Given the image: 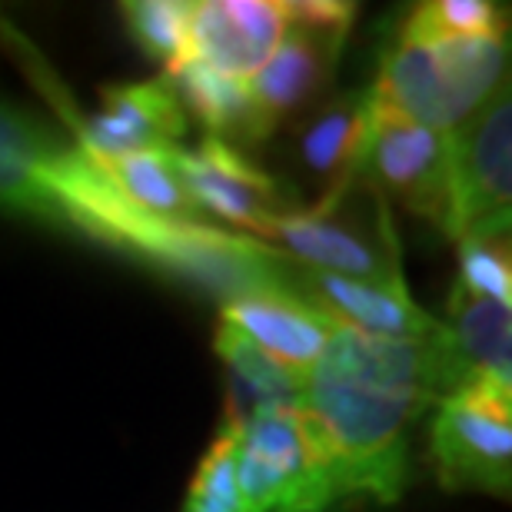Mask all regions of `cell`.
<instances>
[{
    "instance_id": "14",
    "label": "cell",
    "mask_w": 512,
    "mask_h": 512,
    "mask_svg": "<svg viewBox=\"0 0 512 512\" xmlns=\"http://www.w3.org/2000/svg\"><path fill=\"white\" fill-rule=\"evenodd\" d=\"M223 320L260 346L276 363L290 366L296 373H310L323 356L326 336L336 320L306 306L300 296L286 290H266L237 296L223 303Z\"/></svg>"
},
{
    "instance_id": "5",
    "label": "cell",
    "mask_w": 512,
    "mask_h": 512,
    "mask_svg": "<svg viewBox=\"0 0 512 512\" xmlns=\"http://www.w3.org/2000/svg\"><path fill=\"white\" fill-rule=\"evenodd\" d=\"M429 456L446 489L509 496L512 486V396L469 389L436 403Z\"/></svg>"
},
{
    "instance_id": "19",
    "label": "cell",
    "mask_w": 512,
    "mask_h": 512,
    "mask_svg": "<svg viewBox=\"0 0 512 512\" xmlns=\"http://www.w3.org/2000/svg\"><path fill=\"white\" fill-rule=\"evenodd\" d=\"M506 7L489 0H433L419 4L403 20L399 34L413 40H463V37H506Z\"/></svg>"
},
{
    "instance_id": "4",
    "label": "cell",
    "mask_w": 512,
    "mask_h": 512,
    "mask_svg": "<svg viewBox=\"0 0 512 512\" xmlns=\"http://www.w3.org/2000/svg\"><path fill=\"white\" fill-rule=\"evenodd\" d=\"M453 240L509 237L512 210V100L509 80L476 117L449 133Z\"/></svg>"
},
{
    "instance_id": "18",
    "label": "cell",
    "mask_w": 512,
    "mask_h": 512,
    "mask_svg": "<svg viewBox=\"0 0 512 512\" xmlns=\"http://www.w3.org/2000/svg\"><path fill=\"white\" fill-rule=\"evenodd\" d=\"M213 346H217V353L223 356V363L230 366V373L237 376L250 393H256L260 403H300L306 373H296L290 366L276 363L273 356H266L260 350V346H253L237 326L220 320L217 343Z\"/></svg>"
},
{
    "instance_id": "16",
    "label": "cell",
    "mask_w": 512,
    "mask_h": 512,
    "mask_svg": "<svg viewBox=\"0 0 512 512\" xmlns=\"http://www.w3.org/2000/svg\"><path fill=\"white\" fill-rule=\"evenodd\" d=\"M373 120V97L370 90H350L340 94L333 104H326L310 127L303 130V160L306 167L316 170L320 177L333 180L330 197L320 207H336L350 183L356 180V167H360V153L370 133Z\"/></svg>"
},
{
    "instance_id": "9",
    "label": "cell",
    "mask_w": 512,
    "mask_h": 512,
    "mask_svg": "<svg viewBox=\"0 0 512 512\" xmlns=\"http://www.w3.org/2000/svg\"><path fill=\"white\" fill-rule=\"evenodd\" d=\"M290 293L330 320L353 326L376 340H429L439 330V320L409 300L403 276L356 280V276L323 273L293 260Z\"/></svg>"
},
{
    "instance_id": "6",
    "label": "cell",
    "mask_w": 512,
    "mask_h": 512,
    "mask_svg": "<svg viewBox=\"0 0 512 512\" xmlns=\"http://www.w3.org/2000/svg\"><path fill=\"white\" fill-rule=\"evenodd\" d=\"M376 197L399 200L416 217L453 233V187H449V133L426 130L373 107L360 167Z\"/></svg>"
},
{
    "instance_id": "1",
    "label": "cell",
    "mask_w": 512,
    "mask_h": 512,
    "mask_svg": "<svg viewBox=\"0 0 512 512\" xmlns=\"http://www.w3.org/2000/svg\"><path fill=\"white\" fill-rule=\"evenodd\" d=\"M429 340H376L353 326H330L323 356L306 373L300 409L320 443L336 499L396 503L403 496L409 433L436 406Z\"/></svg>"
},
{
    "instance_id": "10",
    "label": "cell",
    "mask_w": 512,
    "mask_h": 512,
    "mask_svg": "<svg viewBox=\"0 0 512 512\" xmlns=\"http://www.w3.org/2000/svg\"><path fill=\"white\" fill-rule=\"evenodd\" d=\"M173 157L200 213H213L266 237L276 217L296 210L286 203L280 183L253 167L240 147H230L217 137H207L197 150L173 147Z\"/></svg>"
},
{
    "instance_id": "13",
    "label": "cell",
    "mask_w": 512,
    "mask_h": 512,
    "mask_svg": "<svg viewBox=\"0 0 512 512\" xmlns=\"http://www.w3.org/2000/svg\"><path fill=\"white\" fill-rule=\"evenodd\" d=\"M350 27H320L286 20V34L270 60L250 77V97L263 133H270L286 114L320 94L340 60Z\"/></svg>"
},
{
    "instance_id": "15",
    "label": "cell",
    "mask_w": 512,
    "mask_h": 512,
    "mask_svg": "<svg viewBox=\"0 0 512 512\" xmlns=\"http://www.w3.org/2000/svg\"><path fill=\"white\" fill-rule=\"evenodd\" d=\"M163 80L180 100L183 114L197 117L210 130V137L230 143V147L266 137L250 97V80L220 74L193 57L167 70Z\"/></svg>"
},
{
    "instance_id": "17",
    "label": "cell",
    "mask_w": 512,
    "mask_h": 512,
    "mask_svg": "<svg viewBox=\"0 0 512 512\" xmlns=\"http://www.w3.org/2000/svg\"><path fill=\"white\" fill-rule=\"evenodd\" d=\"M104 173L133 207H140L150 217L170 223H203V213L183 183L173 147L130 153V157H120L104 167Z\"/></svg>"
},
{
    "instance_id": "8",
    "label": "cell",
    "mask_w": 512,
    "mask_h": 512,
    "mask_svg": "<svg viewBox=\"0 0 512 512\" xmlns=\"http://www.w3.org/2000/svg\"><path fill=\"white\" fill-rule=\"evenodd\" d=\"M266 240H273L276 250L290 260L323 273L356 276V280H396V276H403L389 217L380 223V230L366 233L360 223L340 217L336 207H296L270 223Z\"/></svg>"
},
{
    "instance_id": "7",
    "label": "cell",
    "mask_w": 512,
    "mask_h": 512,
    "mask_svg": "<svg viewBox=\"0 0 512 512\" xmlns=\"http://www.w3.org/2000/svg\"><path fill=\"white\" fill-rule=\"evenodd\" d=\"M436 403L453 393L489 389L512 396V320L509 306L453 286L449 323L429 340Z\"/></svg>"
},
{
    "instance_id": "12",
    "label": "cell",
    "mask_w": 512,
    "mask_h": 512,
    "mask_svg": "<svg viewBox=\"0 0 512 512\" xmlns=\"http://www.w3.org/2000/svg\"><path fill=\"white\" fill-rule=\"evenodd\" d=\"M286 34L283 0H197L190 4V57L250 80Z\"/></svg>"
},
{
    "instance_id": "11",
    "label": "cell",
    "mask_w": 512,
    "mask_h": 512,
    "mask_svg": "<svg viewBox=\"0 0 512 512\" xmlns=\"http://www.w3.org/2000/svg\"><path fill=\"white\" fill-rule=\"evenodd\" d=\"M80 150L100 170L140 150H167L187 133V114L167 80L104 90V110L80 120Z\"/></svg>"
},
{
    "instance_id": "22",
    "label": "cell",
    "mask_w": 512,
    "mask_h": 512,
    "mask_svg": "<svg viewBox=\"0 0 512 512\" xmlns=\"http://www.w3.org/2000/svg\"><path fill=\"white\" fill-rule=\"evenodd\" d=\"M459 243V286L509 306L512 256L509 237H463Z\"/></svg>"
},
{
    "instance_id": "21",
    "label": "cell",
    "mask_w": 512,
    "mask_h": 512,
    "mask_svg": "<svg viewBox=\"0 0 512 512\" xmlns=\"http://www.w3.org/2000/svg\"><path fill=\"white\" fill-rule=\"evenodd\" d=\"M237 443H240V416L227 419L217 443L203 456L187 493L183 512H243L240 486H237Z\"/></svg>"
},
{
    "instance_id": "20",
    "label": "cell",
    "mask_w": 512,
    "mask_h": 512,
    "mask_svg": "<svg viewBox=\"0 0 512 512\" xmlns=\"http://www.w3.org/2000/svg\"><path fill=\"white\" fill-rule=\"evenodd\" d=\"M124 10L133 40L160 60L163 70H173L190 60V4L187 0H130Z\"/></svg>"
},
{
    "instance_id": "2",
    "label": "cell",
    "mask_w": 512,
    "mask_h": 512,
    "mask_svg": "<svg viewBox=\"0 0 512 512\" xmlns=\"http://www.w3.org/2000/svg\"><path fill=\"white\" fill-rule=\"evenodd\" d=\"M0 210L77 230L157 270H170L187 243L180 223L133 207L84 150L10 104H0Z\"/></svg>"
},
{
    "instance_id": "3",
    "label": "cell",
    "mask_w": 512,
    "mask_h": 512,
    "mask_svg": "<svg viewBox=\"0 0 512 512\" xmlns=\"http://www.w3.org/2000/svg\"><path fill=\"white\" fill-rule=\"evenodd\" d=\"M237 486L243 512H326L340 503L300 403H260L240 416Z\"/></svg>"
}]
</instances>
